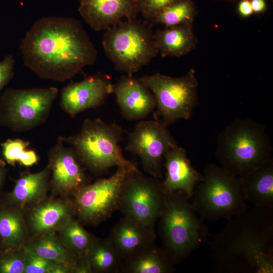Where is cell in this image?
I'll return each instance as SVG.
<instances>
[{
    "mask_svg": "<svg viewBox=\"0 0 273 273\" xmlns=\"http://www.w3.org/2000/svg\"><path fill=\"white\" fill-rule=\"evenodd\" d=\"M25 264L24 246L4 249L0 253V273H24Z\"/></svg>",
    "mask_w": 273,
    "mask_h": 273,
    "instance_id": "30",
    "label": "cell"
},
{
    "mask_svg": "<svg viewBox=\"0 0 273 273\" xmlns=\"http://www.w3.org/2000/svg\"><path fill=\"white\" fill-rule=\"evenodd\" d=\"M203 175L204 180L195 188L192 203L202 219L228 220L247 209L238 176L214 163L205 168Z\"/></svg>",
    "mask_w": 273,
    "mask_h": 273,
    "instance_id": "6",
    "label": "cell"
},
{
    "mask_svg": "<svg viewBox=\"0 0 273 273\" xmlns=\"http://www.w3.org/2000/svg\"><path fill=\"white\" fill-rule=\"evenodd\" d=\"M154 39L162 57H181L194 49L197 43L193 22L158 30L154 34Z\"/></svg>",
    "mask_w": 273,
    "mask_h": 273,
    "instance_id": "22",
    "label": "cell"
},
{
    "mask_svg": "<svg viewBox=\"0 0 273 273\" xmlns=\"http://www.w3.org/2000/svg\"><path fill=\"white\" fill-rule=\"evenodd\" d=\"M87 259L92 272H120L123 261L108 239L95 238Z\"/></svg>",
    "mask_w": 273,
    "mask_h": 273,
    "instance_id": "26",
    "label": "cell"
},
{
    "mask_svg": "<svg viewBox=\"0 0 273 273\" xmlns=\"http://www.w3.org/2000/svg\"><path fill=\"white\" fill-rule=\"evenodd\" d=\"M196 9L191 0H179L163 10L151 22L166 27L193 22Z\"/></svg>",
    "mask_w": 273,
    "mask_h": 273,
    "instance_id": "28",
    "label": "cell"
},
{
    "mask_svg": "<svg viewBox=\"0 0 273 273\" xmlns=\"http://www.w3.org/2000/svg\"><path fill=\"white\" fill-rule=\"evenodd\" d=\"M58 263V262L46 259L25 249L24 273H53Z\"/></svg>",
    "mask_w": 273,
    "mask_h": 273,
    "instance_id": "32",
    "label": "cell"
},
{
    "mask_svg": "<svg viewBox=\"0 0 273 273\" xmlns=\"http://www.w3.org/2000/svg\"><path fill=\"white\" fill-rule=\"evenodd\" d=\"M78 11L91 28L105 31L122 22L135 19L134 0H79Z\"/></svg>",
    "mask_w": 273,
    "mask_h": 273,
    "instance_id": "15",
    "label": "cell"
},
{
    "mask_svg": "<svg viewBox=\"0 0 273 273\" xmlns=\"http://www.w3.org/2000/svg\"><path fill=\"white\" fill-rule=\"evenodd\" d=\"M139 79L155 97V119L168 126L179 119L191 117L198 104V83L194 69L180 77L156 73Z\"/></svg>",
    "mask_w": 273,
    "mask_h": 273,
    "instance_id": "8",
    "label": "cell"
},
{
    "mask_svg": "<svg viewBox=\"0 0 273 273\" xmlns=\"http://www.w3.org/2000/svg\"><path fill=\"white\" fill-rule=\"evenodd\" d=\"M26 219L28 231L33 237L57 233L75 215L72 201L53 199L31 206Z\"/></svg>",
    "mask_w": 273,
    "mask_h": 273,
    "instance_id": "19",
    "label": "cell"
},
{
    "mask_svg": "<svg viewBox=\"0 0 273 273\" xmlns=\"http://www.w3.org/2000/svg\"><path fill=\"white\" fill-rule=\"evenodd\" d=\"M165 195L160 179L146 176L141 172L133 173L124 186L118 209L124 216L154 230L163 208Z\"/></svg>",
    "mask_w": 273,
    "mask_h": 273,
    "instance_id": "11",
    "label": "cell"
},
{
    "mask_svg": "<svg viewBox=\"0 0 273 273\" xmlns=\"http://www.w3.org/2000/svg\"><path fill=\"white\" fill-rule=\"evenodd\" d=\"M214 273L273 272V208L254 207L227 220L209 243Z\"/></svg>",
    "mask_w": 273,
    "mask_h": 273,
    "instance_id": "2",
    "label": "cell"
},
{
    "mask_svg": "<svg viewBox=\"0 0 273 273\" xmlns=\"http://www.w3.org/2000/svg\"><path fill=\"white\" fill-rule=\"evenodd\" d=\"M250 3L253 13H262L266 9L265 0H250Z\"/></svg>",
    "mask_w": 273,
    "mask_h": 273,
    "instance_id": "35",
    "label": "cell"
},
{
    "mask_svg": "<svg viewBox=\"0 0 273 273\" xmlns=\"http://www.w3.org/2000/svg\"><path fill=\"white\" fill-rule=\"evenodd\" d=\"M189 200L180 192H165L159 217L162 248L174 265L186 259L210 235Z\"/></svg>",
    "mask_w": 273,
    "mask_h": 273,
    "instance_id": "3",
    "label": "cell"
},
{
    "mask_svg": "<svg viewBox=\"0 0 273 273\" xmlns=\"http://www.w3.org/2000/svg\"><path fill=\"white\" fill-rule=\"evenodd\" d=\"M177 145L167 126L155 119L138 122L128 133L125 149L140 158L145 171L160 179L163 178L164 156Z\"/></svg>",
    "mask_w": 273,
    "mask_h": 273,
    "instance_id": "12",
    "label": "cell"
},
{
    "mask_svg": "<svg viewBox=\"0 0 273 273\" xmlns=\"http://www.w3.org/2000/svg\"><path fill=\"white\" fill-rule=\"evenodd\" d=\"M179 0H134L138 13L148 21H152L163 10Z\"/></svg>",
    "mask_w": 273,
    "mask_h": 273,
    "instance_id": "31",
    "label": "cell"
},
{
    "mask_svg": "<svg viewBox=\"0 0 273 273\" xmlns=\"http://www.w3.org/2000/svg\"><path fill=\"white\" fill-rule=\"evenodd\" d=\"M15 61L12 55H9L0 61V97L4 87L13 78L14 75Z\"/></svg>",
    "mask_w": 273,
    "mask_h": 273,
    "instance_id": "33",
    "label": "cell"
},
{
    "mask_svg": "<svg viewBox=\"0 0 273 273\" xmlns=\"http://www.w3.org/2000/svg\"><path fill=\"white\" fill-rule=\"evenodd\" d=\"M154 230L124 216L112 229L108 240L123 262L155 244Z\"/></svg>",
    "mask_w": 273,
    "mask_h": 273,
    "instance_id": "18",
    "label": "cell"
},
{
    "mask_svg": "<svg viewBox=\"0 0 273 273\" xmlns=\"http://www.w3.org/2000/svg\"><path fill=\"white\" fill-rule=\"evenodd\" d=\"M133 173L138 172L117 167L111 176L88 183L72 194L75 214L79 222L96 226L109 218L119 209L124 186Z\"/></svg>",
    "mask_w": 273,
    "mask_h": 273,
    "instance_id": "10",
    "label": "cell"
},
{
    "mask_svg": "<svg viewBox=\"0 0 273 273\" xmlns=\"http://www.w3.org/2000/svg\"><path fill=\"white\" fill-rule=\"evenodd\" d=\"M58 233L63 243L78 260H87L95 237L86 231L77 219L74 217L69 219Z\"/></svg>",
    "mask_w": 273,
    "mask_h": 273,
    "instance_id": "27",
    "label": "cell"
},
{
    "mask_svg": "<svg viewBox=\"0 0 273 273\" xmlns=\"http://www.w3.org/2000/svg\"><path fill=\"white\" fill-rule=\"evenodd\" d=\"M6 176L5 162L0 158V190L4 183Z\"/></svg>",
    "mask_w": 273,
    "mask_h": 273,
    "instance_id": "36",
    "label": "cell"
},
{
    "mask_svg": "<svg viewBox=\"0 0 273 273\" xmlns=\"http://www.w3.org/2000/svg\"><path fill=\"white\" fill-rule=\"evenodd\" d=\"M29 142L20 139H8L1 144L2 155L5 161L14 166L16 163L25 166H31L39 160L33 150H29Z\"/></svg>",
    "mask_w": 273,
    "mask_h": 273,
    "instance_id": "29",
    "label": "cell"
},
{
    "mask_svg": "<svg viewBox=\"0 0 273 273\" xmlns=\"http://www.w3.org/2000/svg\"><path fill=\"white\" fill-rule=\"evenodd\" d=\"M166 173L162 181L165 192H180L192 198L196 186L204 179L188 158L186 150L178 145L169 149L164 158Z\"/></svg>",
    "mask_w": 273,
    "mask_h": 273,
    "instance_id": "16",
    "label": "cell"
},
{
    "mask_svg": "<svg viewBox=\"0 0 273 273\" xmlns=\"http://www.w3.org/2000/svg\"><path fill=\"white\" fill-rule=\"evenodd\" d=\"M218 1H228V2H235L238 0H218Z\"/></svg>",
    "mask_w": 273,
    "mask_h": 273,
    "instance_id": "37",
    "label": "cell"
},
{
    "mask_svg": "<svg viewBox=\"0 0 273 273\" xmlns=\"http://www.w3.org/2000/svg\"><path fill=\"white\" fill-rule=\"evenodd\" d=\"M174 264L162 248L155 244L123 262L120 272L124 273H171Z\"/></svg>",
    "mask_w": 273,
    "mask_h": 273,
    "instance_id": "24",
    "label": "cell"
},
{
    "mask_svg": "<svg viewBox=\"0 0 273 273\" xmlns=\"http://www.w3.org/2000/svg\"><path fill=\"white\" fill-rule=\"evenodd\" d=\"M50 178L48 165L38 172L23 174L15 180L13 190L7 195L6 207L24 209L43 201L50 186Z\"/></svg>",
    "mask_w": 273,
    "mask_h": 273,
    "instance_id": "20",
    "label": "cell"
},
{
    "mask_svg": "<svg viewBox=\"0 0 273 273\" xmlns=\"http://www.w3.org/2000/svg\"><path fill=\"white\" fill-rule=\"evenodd\" d=\"M58 93L53 86L7 88L0 97V127L21 132L43 124Z\"/></svg>",
    "mask_w": 273,
    "mask_h": 273,
    "instance_id": "9",
    "label": "cell"
},
{
    "mask_svg": "<svg viewBox=\"0 0 273 273\" xmlns=\"http://www.w3.org/2000/svg\"><path fill=\"white\" fill-rule=\"evenodd\" d=\"M28 229L23 209H0V240L4 249L22 247L27 241Z\"/></svg>",
    "mask_w": 273,
    "mask_h": 273,
    "instance_id": "25",
    "label": "cell"
},
{
    "mask_svg": "<svg viewBox=\"0 0 273 273\" xmlns=\"http://www.w3.org/2000/svg\"><path fill=\"white\" fill-rule=\"evenodd\" d=\"M51 178L50 186L54 193L67 195L88 184L85 168L78 159L74 151L66 147L60 138L48 153Z\"/></svg>",
    "mask_w": 273,
    "mask_h": 273,
    "instance_id": "14",
    "label": "cell"
},
{
    "mask_svg": "<svg viewBox=\"0 0 273 273\" xmlns=\"http://www.w3.org/2000/svg\"><path fill=\"white\" fill-rule=\"evenodd\" d=\"M113 93L122 115L128 120L145 118L156 108L152 93L133 75L121 77L114 84Z\"/></svg>",
    "mask_w": 273,
    "mask_h": 273,
    "instance_id": "17",
    "label": "cell"
},
{
    "mask_svg": "<svg viewBox=\"0 0 273 273\" xmlns=\"http://www.w3.org/2000/svg\"><path fill=\"white\" fill-rule=\"evenodd\" d=\"M24 65L40 78L57 82L71 79L97 60V51L81 23L74 18L42 17L22 39Z\"/></svg>",
    "mask_w": 273,
    "mask_h": 273,
    "instance_id": "1",
    "label": "cell"
},
{
    "mask_svg": "<svg viewBox=\"0 0 273 273\" xmlns=\"http://www.w3.org/2000/svg\"><path fill=\"white\" fill-rule=\"evenodd\" d=\"M105 31V53L115 69L127 75L138 72L158 53L151 30L135 19L122 21Z\"/></svg>",
    "mask_w": 273,
    "mask_h": 273,
    "instance_id": "7",
    "label": "cell"
},
{
    "mask_svg": "<svg viewBox=\"0 0 273 273\" xmlns=\"http://www.w3.org/2000/svg\"><path fill=\"white\" fill-rule=\"evenodd\" d=\"M24 247L36 255L66 265L71 272H75L78 259L64 245L57 233L33 237L27 241Z\"/></svg>",
    "mask_w": 273,
    "mask_h": 273,
    "instance_id": "23",
    "label": "cell"
},
{
    "mask_svg": "<svg viewBox=\"0 0 273 273\" xmlns=\"http://www.w3.org/2000/svg\"><path fill=\"white\" fill-rule=\"evenodd\" d=\"M272 1V0H271Z\"/></svg>",
    "mask_w": 273,
    "mask_h": 273,
    "instance_id": "38",
    "label": "cell"
},
{
    "mask_svg": "<svg viewBox=\"0 0 273 273\" xmlns=\"http://www.w3.org/2000/svg\"><path fill=\"white\" fill-rule=\"evenodd\" d=\"M247 201L255 207L273 208V159L239 177Z\"/></svg>",
    "mask_w": 273,
    "mask_h": 273,
    "instance_id": "21",
    "label": "cell"
},
{
    "mask_svg": "<svg viewBox=\"0 0 273 273\" xmlns=\"http://www.w3.org/2000/svg\"><path fill=\"white\" fill-rule=\"evenodd\" d=\"M113 88L109 76L101 72L79 82H71L60 92V107L74 118L82 111L101 106L113 93Z\"/></svg>",
    "mask_w": 273,
    "mask_h": 273,
    "instance_id": "13",
    "label": "cell"
},
{
    "mask_svg": "<svg viewBox=\"0 0 273 273\" xmlns=\"http://www.w3.org/2000/svg\"><path fill=\"white\" fill-rule=\"evenodd\" d=\"M216 145L221 166L238 177L271 158L272 144L265 126L249 118L234 120L219 133Z\"/></svg>",
    "mask_w": 273,
    "mask_h": 273,
    "instance_id": "4",
    "label": "cell"
},
{
    "mask_svg": "<svg viewBox=\"0 0 273 273\" xmlns=\"http://www.w3.org/2000/svg\"><path fill=\"white\" fill-rule=\"evenodd\" d=\"M238 11L240 16L247 17L253 13L250 0H240L238 5Z\"/></svg>",
    "mask_w": 273,
    "mask_h": 273,
    "instance_id": "34",
    "label": "cell"
},
{
    "mask_svg": "<svg viewBox=\"0 0 273 273\" xmlns=\"http://www.w3.org/2000/svg\"><path fill=\"white\" fill-rule=\"evenodd\" d=\"M124 132L116 123L86 118L78 133L59 137L64 144L71 146L84 168L94 174L104 173L115 166L139 172L135 163L124 158L119 146Z\"/></svg>",
    "mask_w": 273,
    "mask_h": 273,
    "instance_id": "5",
    "label": "cell"
}]
</instances>
